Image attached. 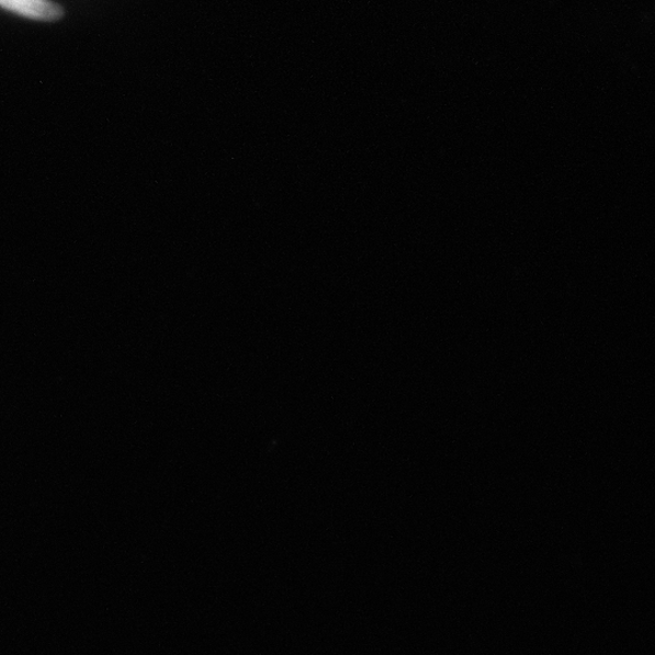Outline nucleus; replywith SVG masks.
Wrapping results in <instances>:
<instances>
[{
	"mask_svg": "<svg viewBox=\"0 0 655 655\" xmlns=\"http://www.w3.org/2000/svg\"><path fill=\"white\" fill-rule=\"evenodd\" d=\"M0 8L32 20L48 22L60 20L65 14V10L50 0H0Z\"/></svg>",
	"mask_w": 655,
	"mask_h": 655,
	"instance_id": "f257e3e1",
	"label": "nucleus"
}]
</instances>
